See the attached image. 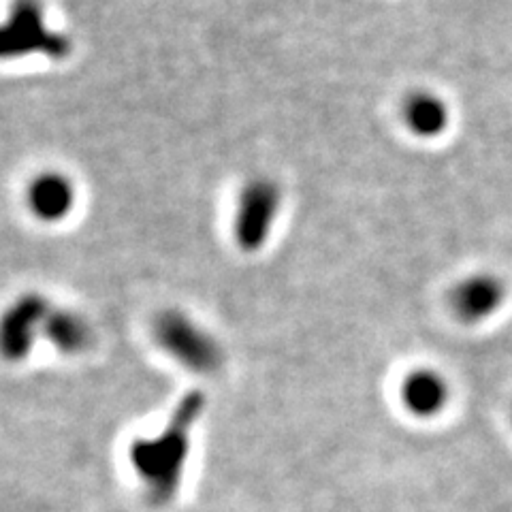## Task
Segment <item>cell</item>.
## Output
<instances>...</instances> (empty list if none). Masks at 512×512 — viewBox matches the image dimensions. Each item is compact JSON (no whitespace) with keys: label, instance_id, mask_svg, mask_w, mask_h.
<instances>
[{"label":"cell","instance_id":"cell-3","mask_svg":"<svg viewBox=\"0 0 512 512\" xmlns=\"http://www.w3.org/2000/svg\"><path fill=\"white\" fill-rule=\"evenodd\" d=\"M282 207V188L269 178H254L244 184L233 216V239L237 248L259 252L274 229Z\"/></svg>","mask_w":512,"mask_h":512},{"label":"cell","instance_id":"cell-6","mask_svg":"<svg viewBox=\"0 0 512 512\" xmlns=\"http://www.w3.org/2000/svg\"><path fill=\"white\" fill-rule=\"evenodd\" d=\"M75 184L58 171H45L28 184L26 203L32 216L41 222L56 224L69 218L75 207Z\"/></svg>","mask_w":512,"mask_h":512},{"label":"cell","instance_id":"cell-1","mask_svg":"<svg viewBox=\"0 0 512 512\" xmlns=\"http://www.w3.org/2000/svg\"><path fill=\"white\" fill-rule=\"evenodd\" d=\"M73 43L64 32L47 28L41 0H13L7 22L0 24V60L43 54L52 60L71 56Z\"/></svg>","mask_w":512,"mask_h":512},{"label":"cell","instance_id":"cell-2","mask_svg":"<svg viewBox=\"0 0 512 512\" xmlns=\"http://www.w3.org/2000/svg\"><path fill=\"white\" fill-rule=\"evenodd\" d=\"M154 340L171 359L192 372H216L222 365V350L210 333L180 310H165L154 320Z\"/></svg>","mask_w":512,"mask_h":512},{"label":"cell","instance_id":"cell-5","mask_svg":"<svg viewBox=\"0 0 512 512\" xmlns=\"http://www.w3.org/2000/svg\"><path fill=\"white\" fill-rule=\"evenodd\" d=\"M506 299V284L500 276L483 271L455 284L451 293V308L466 325L483 323L502 308Z\"/></svg>","mask_w":512,"mask_h":512},{"label":"cell","instance_id":"cell-9","mask_svg":"<svg viewBox=\"0 0 512 512\" xmlns=\"http://www.w3.org/2000/svg\"><path fill=\"white\" fill-rule=\"evenodd\" d=\"M43 335L60 352H67V355L86 350L92 340L90 325L71 310H52L43 325Z\"/></svg>","mask_w":512,"mask_h":512},{"label":"cell","instance_id":"cell-4","mask_svg":"<svg viewBox=\"0 0 512 512\" xmlns=\"http://www.w3.org/2000/svg\"><path fill=\"white\" fill-rule=\"evenodd\" d=\"M52 308L39 293H24L0 314V357L24 361L43 333V325Z\"/></svg>","mask_w":512,"mask_h":512},{"label":"cell","instance_id":"cell-8","mask_svg":"<svg viewBox=\"0 0 512 512\" xmlns=\"http://www.w3.org/2000/svg\"><path fill=\"white\" fill-rule=\"evenodd\" d=\"M404 124L410 128V133L421 139H436L440 137L448 122H451V111H448L446 101L438 94L419 90L406 96L402 105Z\"/></svg>","mask_w":512,"mask_h":512},{"label":"cell","instance_id":"cell-7","mask_svg":"<svg viewBox=\"0 0 512 512\" xmlns=\"http://www.w3.org/2000/svg\"><path fill=\"white\" fill-rule=\"evenodd\" d=\"M451 397L446 378L429 367L410 372L402 382V402L408 412L421 419H431L440 414Z\"/></svg>","mask_w":512,"mask_h":512}]
</instances>
